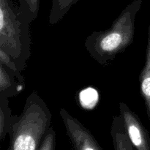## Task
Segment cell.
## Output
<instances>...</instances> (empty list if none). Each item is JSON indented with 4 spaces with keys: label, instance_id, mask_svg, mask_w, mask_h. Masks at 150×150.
Instances as JSON below:
<instances>
[{
    "label": "cell",
    "instance_id": "obj_1",
    "mask_svg": "<svg viewBox=\"0 0 150 150\" xmlns=\"http://www.w3.org/2000/svg\"><path fill=\"white\" fill-rule=\"evenodd\" d=\"M143 0H133L114 20L109 29L93 32L86 38L84 46L93 59L105 66L124 52L134 41L136 18Z\"/></svg>",
    "mask_w": 150,
    "mask_h": 150
},
{
    "label": "cell",
    "instance_id": "obj_2",
    "mask_svg": "<svg viewBox=\"0 0 150 150\" xmlns=\"http://www.w3.org/2000/svg\"><path fill=\"white\" fill-rule=\"evenodd\" d=\"M52 114L45 101L33 91L28 96L21 114L9 131L8 150H38L51 127Z\"/></svg>",
    "mask_w": 150,
    "mask_h": 150
},
{
    "label": "cell",
    "instance_id": "obj_3",
    "mask_svg": "<svg viewBox=\"0 0 150 150\" xmlns=\"http://www.w3.org/2000/svg\"><path fill=\"white\" fill-rule=\"evenodd\" d=\"M30 23L12 0H0V48L13 59L21 72L31 56Z\"/></svg>",
    "mask_w": 150,
    "mask_h": 150
},
{
    "label": "cell",
    "instance_id": "obj_4",
    "mask_svg": "<svg viewBox=\"0 0 150 150\" xmlns=\"http://www.w3.org/2000/svg\"><path fill=\"white\" fill-rule=\"evenodd\" d=\"M60 117L65 127L67 135L73 146L78 150H102L103 147L97 142L89 130L77 119L69 114L67 110L61 108Z\"/></svg>",
    "mask_w": 150,
    "mask_h": 150
},
{
    "label": "cell",
    "instance_id": "obj_5",
    "mask_svg": "<svg viewBox=\"0 0 150 150\" xmlns=\"http://www.w3.org/2000/svg\"><path fill=\"white\" fill-rule=\"evenodd\" d=\"M120 114L124 120L127 133L135 149L150 150V139L147 130L140 119L125 103H120Z\"/></svg>",
    "mask_w": 150,
    "mask_h": 150
},
{
    "label": "cell",
    "instance_id": "obj_6",
    "mask_svg": "<svg viewBox=\"0 0 150 150\" xmlns=\"http://www.w3.org/2000/svg\"><path fill=\"white\" fill-rule=\"evenodd\" d=\"M111 135L115 150H134L124 120L120 115L114 116L111 127Z\"/></svg>",
    "mask_w": 150,
    "mask_h": 150
},
{
    "label": "cell",
    "instance_id": "obj_7",
    "mask_svg": "<svg viewBox=\"0 0 150 150\" xmlns=\"http://www.w3.org/2000/svg\"><path fill=\"white\" fill-rule=\"evenodd\" d=\"M25 89V83H21L7 67L0 63V96L12 98Z\"/></svg>",
    "mask_w": 150,
    "mask_h": 150
},
{
    "label": "cell",
    "instance_id": "obj_8",
    "mask_svg": "<svg viewBox=\"0 0 150 150\" xmlns=\"http://www.w3.org/2000/svg\"><path fill=\"white\" fill-rule=\"evenodd\" d=\"M140 93L144 101L146 114L150 122V23L148 30V41L146 61L139 76Z\"/></svg>",
    "mask_w": 150,
    "mask_h": 150
},
{
    "label": "cell",
    "instance_id": "obj_9",
    "mask_svg": "<svg viewBox=\"0 0 150 150\" xmlns=\"http://www.w3.org/2000/svg\"><path fill=\"white\" fill-rule=\"evenodd\" d=\"M16 117L17 115L12 114V109L9 107L8 98L0 96V140H4L8 134Z\"/></svg>",
    "mask_w": 150,
    "mask_h": 150
},
{
    "label": "cell",
    "instance_id": "obj_10",
    "mask_svg": "<svg viewBox=\"0 0 150 150\" xmlns=\"http://www.w3.org/2000/svg\"><path fill=\"white\" fill-rule=\"evenodd\" d=\"M79 0H52L49 15L50 24L59 23Z\"/></svg>",
    "mask_w": 150,
    "mask_h": 150
},
{
    "label": "cell",
    "instance_id": "obj_11",
    "mask_svg": "<svg viewBox=\"0 0 150 150\" xmlns=\"http://www.w3.org/2000/svg\"><path fill=\"white\" fill-rule=\"evenodd\" d=\"M40 0H18V8L23 18L31 23L39 13Z\"/></svg>",
    "mask_w": 150,
    "mask_h": 150
},
{
    "label": "cell",
    "instance_id": "obj_12",
    "mask_svg": "<svg viewBox=\"0 0 150 150\" xmlns=\"http://www.w3.org/2000/svg\"><path fill=\"white\" fill-rule=\"evenodd\" d=\"M0 63L7 67V68L13 73V75L16 76V79L19 82L25 83L24 78L21 75V72L18 67L16 62L7 53H6L4 50L1 49V48H0Z\"/></svg>",
    "mask_w": 150,
    "mask_h": 150
},
{
    "label": "cell",
    "instance_id": "obj_13",
    "mask_svg": "<svg viewBox=\"0 0 150 150\" xmlns=\"http://www.w3.org/2000/svg\"><path fill=\"white\" fill-rule=\"evenodd\" d=\"M79 97H80V103L82 106L88 109L93 108L98 101V92L95 89L91 87L81 91Z\"/></svg>",
    "mask_w": 150,
    "mask_h": 150
},
{
    "label": "cell",
    "instance_id": "obj_14",
    "mask_svg": "<svg viewBox=\"0 0 150 150\" xmlns=\"http://www.w3.org/2000/svg\"><path fill=\"white\" fill-rule=\"evenodd\" d=\"M56 133L52 127H50L44 135L38 150H55Z\"/></svg>",
    "mask_w": 150,
    "mask_h": 150
}]
</instances>
